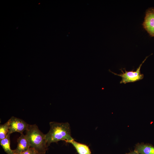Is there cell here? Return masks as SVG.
<instances>
[{
    "label": "cell",
    "mask_w": 154,
    "mask_h": 154,
    "mask_svg": "<svg viewBox=\"0 0 154 154\" xmlns=\"http://www.w3.org/2000/svg\"><path fill=\"white\" fill-rule=\"evenodd\" d=\"M37 151L33 148L30 147L27 150L21 153V154H35Z\"/></svg>",
    "instance_id": "cell-11"
},
{
    "label": "cell",
    "mask_w": 154,
    "mask_h": 154,
    "mask_svg": "<svg viewBox=\"0 0 154 154\" xmlns=\"http://www.w3.org/2000/svg\"><path fill=\"white\" fill-rule=\"evenodd\" d=\"M17 146L13 150L14 153H21L27 150L30 147L29 141L25 135L21 133L20 136L17 139Z\"/></svg>",
    "instance_id": "cell-6"
},
{
    "label": "cell",
    "mask_w": 154,
    "mask_h": 154,
    "mask_svg": "<svg viewBox=\"0 0 154 154\" xmlns=\"http://www.w3.org/2000/svg\"><path fill=\"white\" fill-rule=\"evenodd\" d=\"M8 121L9 127L8 134L10 135L15 132L23 133L24 131L27 130L29 125L23 120L13 116Z\"/></svg>",
    "instance_id": "cell-4"
},
{
    "label": "cell",
    "mask_w": 154,
    "mask_h": 154,
    "mask_svg": "<svg viewBox=\"0 0 154 154\" xmlns=\"http://www.w3.org/2000/svg\"><path fill=\"white\" fill-rule=\"evenodd\" d=\"M35 154H45V153H40L37 152H36Z\"/></svg>",
    "instance_id": "cell-13"
},
{
    "label": "cell",
    "mask_w": 154,
    "mask_h": 154,
    "mask_svg": "<svg viewBox=\"0 0 154 154\" xmlns=\"http://www.w3.org/2000/svg\"><path fill=\"white\" fill-rule=\"evenodd\" d=\"M49 125L50 130L45 134L48 147L52 143H57L60 140L67 142L74 140L71 136L70 127L68 122L52 121L49 123Z\"/></svg>",
    "instance_id": "cell-1"
},
{
    "label": "cell",
    "mask_w": 154,
    "mask_h": 154,
    "mask_svg": "<svg viewBox=\"0 0 154 154\" xmlns=\"http://www.w3.org/2000/svg\"><path fill=\"white\" fill-rule=\"evenodd\" d=\"M142 25L149 35L154 37V8H149L146 10Z\"/></svg>",
    "instance_id": "cell-5"
},
{
    "label": "cell",
    "mask_w": 154,
    "mask_h": 154,
    "mask_svg": "<svg viewBox=\"0 0 154 154\" xmlns=\"http://www.w3.org/2000/svg\"><path fill=\"white\" fill-rule=\"evenodd\" d=\"M31 147L39 153H46L48 147L45 138V134L39 129L35 124L29 125L26 131Z\"/></svg>",
    "instance_id": "cell-2"
},
{
    "label": "cell",
    "mask_w": 154,
    "mask_h": 154,
    "mask_svg": "<svg viewBox=\"0 0 154 154\" xmlns=\"http://www.w3.org/2000/svg\"><path fill=\"white\" fill-rule=\"evenodd\" d=\"M9 124L8 121L0 125V140L4 139L7 136L9 131Z\"/></svg>",
    "instance_id": "cell-10"
},
{
    "label": "cell",
    "mask_w": 154,
    "mask_h": 154,
    "mask_svg": "<svg viewBox=\"0 0 154 154\" xmlns=\"http://www.w3.org/2000/svg\"><path fill=\"white\" fill-rule=\"evenodd\" d=\"M10 135L8 134L5 138L0 140V144L4 151L7 154H13V150L10 147Z\"/></svg>",
    "instance_id": "cell-9"
},
{
    "label": "cell",
    "mask_w": 154,
    "mask_h": 154,
    "mask_svg": "<svg viewBox=\"0 0 154 154\" xmlns=\"http://www.w3.org/2000/svg\"><path fill=\"white\" fill-rule=\"evenodd\" d=\"M148 56L146 57L135 71H133V70L131 71H127L125 68H124L123 69L125 72L122 69H121L120 70L121 71V73L118 74L112 72L110 70L109 71L114 75L121 77L122 79L120 82V84H126L129 82H135L140 80L144 78V75L140 72L141 68Z\"/></svg>",
    "instance_id": "cell-3"
},
{
    "label": "cell",
    "mask_w": 154,
    "mask_h": 154,
    "mask_svg": "<svg viewBox=\"0 0 154 154\" xmlns=\"http://www.w3.org/2000/svg\"><path fill=\"white\" fill-rule=\"evenodd\" d=\"M125 154H139L137 152L135 151H131L128 153H126Z\"/></svg>",
    "instance_id": "cell-12"
},
{
    "label": "cell",
    "mask_w": 154,
    "mask_h": 154,
    "mask_svg": "<svg viewBox=\"0 0 154 154\" xmlns=\"http://www.w3.org/2000/svg\"><path fill=\"white\" fill-rule=\"evenodd\" d=\"M13 154H21V153H14Z\"/></svg>",
    "instance_id": "cell-14"
},
{
    "label": "cell",
    "mask_w": 154,
    "mask_h": 154,
    "mask_svg": "<svg viewBox=\"0 0 154 154\" xmlns=\"http://www.w3.org/2000/svg\"><path fill=\"white\" fill-rule=\"evenodd\" d=\"M134 151L139 154H154V146L149 143H137Z\"/></svg>",
    "instance_id": "cell-7"
},
{
    "label": "cell",
    "mask_w": 154,
    "mask_h": 154,
    "mask_svg": "<svg viewBox=\"0 0 154 154\" xmlns=\"http://www.w3.org/2000/svg\"><path fill=\"white\" fill-rule=\"evenodd\" d=\"M66 142L71 144L78 154H91L90 148L86 145L76 142L74 140Z\"/></svg>",
    "instance_id": "cell-8"
}]
</instances>
